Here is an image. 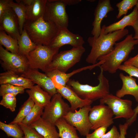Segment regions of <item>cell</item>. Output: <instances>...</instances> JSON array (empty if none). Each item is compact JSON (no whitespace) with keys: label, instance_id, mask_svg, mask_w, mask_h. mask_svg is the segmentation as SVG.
<instances>
[{"label":"cell","instance_id":"obj_1","mask_svg":"<svg viewBox=\"0 0 138 138\" xmlns=\"http://www.w3.org/2000/svg\"><path fill=\"white\" fill-rule=\"evenodd\" d=\"M105 25L101 28L100 34L97 38L94 36L89 37L87 41L91 47L90 52L86 59L88 63L94 65L97 63L99 57L106 55L114 49L116 42L122 39L129 32L125 29L105 34L104 33Z\"/></svg>","mask_w":138,"mask_h":138},{"label":"cell","instance_id":"obj_2","mask_svg":"<svg viewBox=\"0 0 138 138\" xmlns=\"http://www.w3.org/2000/svg\"><path fill=\"white\" fill-rule=\"evenodd\" d=\"M138 44V40L134 39L132 34L128 35L123 40L115 43L113 50L111 52L98 59V60L104 61L99 67L104 71L115 73L122 63L127 60L134 46Z\"/></svg>","mask_w":138,"mask_h":138},{"label":"cell","instance_id":"obj_3","mask_svg":"<svg viewBox=\"0 0 138 138\" xmlns=\"http://www.w3.org/2000/svg\"><path fill=\"white\" fill-rule=\"evenodd\" d=\"M23 29L36 45L48 46L56 36L58 30L55 24L45 21L43 16L34 21H26Z\"/></svg>","mask_w":138,"mask_h":138},{"label":"cell","instance_id":"obj_4","mask_svg":"<svg viewBox=\"0 0 138 138\" xmlns=\"http://www.w3.org/2000/svg\"><path fill=\"white\" fill-rule=\"evenodd\" d=\"M100 67V71L98 76V85L92 86L88 84H81L78 80L70 79L66 85L81 98L93 101L100 99L110 94L108 79L104 75L103 69Z\"/></svg>","mask_w":138,"mask_h":138},{"label":"cell","instance_id":"obj_5","mask_svg":"<svg viewBox=\"0 0 138 138\" xmlns=\"http://www.w3.org/2000/svg\"><path fill=\"white\" fill-rule=\"evenodd\" d=\"M85 49L83 47L74 48L60 52L54 56L52 62L47 67L44 73L57 70L66 73L71 68L79 62Z\"/></svg>","mask_w":138,"mask_h":138},{"label":"cell","instance_id":"obj_6","mask_svg":"<svg viewBox=\"0 0 138 138\" xmlns=\"http://www.w3.org/2000/svg\"><path fill=\"white\" fill-rule=\"evenodd\" d=\"M63 0H47L43 18L46 21L55 24L58 29L67 28L68 17Z\"/></svg>","mask_w":138,"mask_h":138},{"label":"cell","instance_id":"obj_7","mask_svg":"<svg viewBox=\"0 0 138 138\" xmlns=\"http://www.w3.org/2000/svg\"><path fill=\"white\" fill-rule=\"evenodd\" d=\"M59 49L51 48L48 46L37 45L36 48L26 57L30 68L40 69L45 72Z\"/></svg>","mask_w":138,"mask_h":138},{"label":"cell","instance_id":"obj_8","mask_svg":"<svg viewBox=\"0 0 138 138\" xmlns=\"http://www.w3.org/2000/svg\"><path fill=\"white\" fill-rule=\"evenodd\" d=\"M62 97L58 93L52 96L50 102L44 107L41 118L55 125L58 120L64 118L71 110Z\"/></svg>","mask_w":138,"mask_h":138},{"label":"cell","instance_id":"obj_9","mask_svg":"<svg viewBox=\"0 0 138 138\" xmlns=\"http://www.w3.org/2000/svg\"><path fill=\"white\" fill-rule=\"evenodd\" d=\"M0 59L2 66L7 71L21 75L29 68L26 56L9 52L0 45Z\"/></svg>","mask_w":138,"mask_h":138},{"label":"cell","instance_id":"obj_10","mask_svg":"<svg viewBox=\"0 0 138 138\" xmlns=\"http://www.w3.org/2000/svg\"><path fill=\"white\" fill-rule=\"evenodd\" d=\"M100 104H106L111 110L115 117L113 119L123 118L126 120L134 114L132 107V102L127 99H122L111 94L100 99Z\"/></svg>","mask_w":138,"mask_h":138},{"label":"cell","instance_id":"obj_11","mask_svg":"<svg viewBox=\"0 0 138 138\" xmlns=\"http://www.w3.org/2000/svg\"><path fill=\"white\" fill-rule=\"evenodd\" d=\"M91 107V105H88L74 112L70 111L64 117L68 123L76 128L81 135L86 136L91 130L92 126L89 116Z\"/></svg>","mask_w":138,"mask_h":138},{"label":"cell","instance_id":"obj_12","mask_svg":"<svg viewBox=\"0 0 138 138\" xmlns=\"http://www.w3.org/2000/svg\"><path fill=\"white\" fill-rule=\"evenodd\" d=\"M113 115L111 109L105 104H100L91 107L89 116L92 126L91 130L102 126L108 127L114 123Z\"/></svg>","mask_w":138,"mask_h":138},{"label":"cell","instance_id":"obj_13","mask_svg":"<svg viewBox=\"0 0 138 138\" xmlns=\"http://www.w3.org/2000/svg\"><path fill=\"white\" fill-rule=\"evenodd\" d=\"M84 42L83 37L78 34L72 33L67 28H62L58 29L56 35L48 46L51 48L59 49L68 44L73 47L80 48L83 47Z\"/></svg>","mask_w":138,"mask_h":138},{"label":"cell","instance_id":"obj_14","mask_svg":"<svg viewBox=\"0 0 138 138\" xmlns=\"http://www.w3.org/2000/svg\"><path fill=\"white\" fill-rule=\"evenodd\" d=\"M21 76L31 80L49 93L52 97L57 93V89L51 79L45 73L37 69L29 68Z\"/></svg>","mask_w":138,"mask_h":138},{"label":"cell","instance_id":"obj_15","mask_svg":"<svg viewBox=\"0 0 138 138\" xmlns=\"http://www.w3.org/2000/svg\"><path fill=\"white\" fill-rule=\"evenodd\" d=\"M114 10L109 0H99L94 13V18L92 25L93 28L91 34L97 38L101 30V24L104 18L106 17L107 14Z\"/></svg>","mask_w":138,"mask_h":138},{"label":"cell","instance_id":"obj_16","mask_svg":"<svg viewBox=\"0 0 138 138\" xmlns=\"http://www.w3.org/2000/svg\"><path fill=\"white\" fill-rule=\"evenodd\" d=\"M102 64L103 62L100 61L95 64L82 67L69 73L63 72L57 70L47 72L45 73L51 78L55 88L58 89L66 86L70 78L74 74L87 70H91L96 67L99 66Z\"/></svg>","mask_w":138,"mask_h":138},{"label":"cell","instance_id":"obj_17","mask_svg":"<svg viewBox=\"0 0 138 138\" xmlns=\"http://www.w3.org/2000/svg\"><path fill=\"white\" fill-rule=\"evenodd\" d=\"M0 30L6 32L17 40L19 38L20 34L18 20L12 8L5 14L0 21Z\"/></svg>","mask_w":138,"mask_h":138},{"label":"cell","instance_id":"obj_18","mask_svg":"<svg viewBox=\"0 0 138 138\" xmlns=\"http://www.w3.org/2000/svg\"><path fill=\"white\" fill-rule=\"evenodd\" d=\"M57 91L69 101L70 105L71 111L72 112H74L78 108L91 105L93 102L80 98L70 86L67 85L57 89Z\"/></svg>","mask_w":138,"mask_h":138},{"label":"cell","instance_id":"obj_19","mask_svg":"<svg viewBox=\"0 0 138 138\" xmlns=\"http://www.w3.org/2000/svg\"><path fill=\"white\" fill-rule=\"evenodd\" d=\"M34 83L30 79L10 71L0 74V84H8L29 89Z\"/></svg>","mask_w":138,"mask_h":138},{"label":"cell","instance_id":"obj_20","mask_svg":"<svg viewBox=\"0 0 138 138\" xmlns=\"http://www.w3.org/2000/svg\"><path fill=\"white\" fill-rule=\"evenodd\" d=\"M119 77L122 82V86L116 91V96L121 98L126 95H131L138 102V85L136 79L129 76H125L122 73L120 74Z\"/></svg>","mask_w":138,"mask_h":138},{"label":"cell","instance_id":"obj_21","mask_svg":"<svg viewBox=\"0 0 138 138\" xmlns=\"http://www.w3.org/2000/svg\"><path fill=\"white\" fill-rule=\"evenodd\" d=\"M138 18V8L136 6L133 11L128 15H125L119 21L110 25L105 26L104 30L105 34L116 31L122 30L127 26H132Z\"/></svg>","mask_w":138,"mask_h":138},{"label":"cell","instance_id":"obj_22","mask_svg":"<svg viewBox=\"0 0 138 138\" xmlns=\"http://www.w3.org/2000/svg\"><path fill=\"white\" fill-rule=\"evenodd\" d=\"M30 126L44 138H60L55 125L41 117Z\"/></svg>","mask_w":138,"mask_h":138},{"label":"cell","instance_id":"obj_23","mask_svg":"<svg viewBox=\"0 0 138 138\" xmlns=\"http://www.w3.org/2000/svg\"><path fill=\"white\" fill-rule=\"evenodd\" d=\"M47 1V0H32L30 4L26 6V21H34L43 16Z\"/></svg>","mask_w":138,"mask_h":138},{"label":"cell","instance_id":"obj_24","mask_svg":"<svg viewBox=\"0 0 138 138\" xmlns=\"http://www.w3.org/2000/svg\"><path fill=\"white\" fill-rule=\"evenodd\" d=\"M26 92L35 104L44 107L50 102L52 96L38 85H34Z\"/></svg>","mask_w":138,"mask_h":138},{"label":"cell","instance_id":"obj_25","mask_svg":"<svg viewBox=\"0 0 138 138\" xmlns=\"http://www.w3.org/2000/svg\"><path fill=\"white\" fill-rule=\"evenodd\" d=\"M61 138H80L78 136L77 130L68 123L64 118L58 120L55 124Z\"/></svg>","mask_w":138,"mask_h":138},{"label":"cell","instance_id":"obj_26","mask_svg":"<svg viewBox=\"0 0 138 138\" xmlns=\"http://www.w3.org/2000/svg\"><path fill=\"white\" fill-rule=\"evenodd\" d=\"M18 41L20 54L26 56L34 50L37 45L31 40L24 29Z\"/></svg>","mask_w":138,"mask_h":138},{"label":"cell","instance_id":"obj_27","mask_svg":"<svg viewBox=\"0 0 138 138\" xmlns=\"http://www.w3.org/2000/svg\"><path fill=\"white\" fill-rule=\"evenodd\" d=\"M0 45L3 46L8 51L20 54L18 40L4 31L0 30Z\"/></svg>","mask_w":138,"mask_h":138},{"label":"cell","instance_id":"obj_28","mask_svg":"<svg viewBox=\"0 0 138 138\" xmlns=\"http://www.w3.org/2000/svg\"><path fill=\"white\" fill-rule=\"evenodd\" d=\"M35 103L29 97L20 108L15 117L9 123L18 124L21 123L33 108Z\"/></svg>","mask_w":138,"mask_h":138},{"label":"cell","instance_id":"obj_29","mask_svg":"<svg viewBox=\"0 0 138 138\" xmlns=\"http://www.w3.org/2000/svg\"><path fill=\"white\" fill-rule=\"evenodd\" d=\"M0 129L6 133L8 137L14 138L24 137V132L18 124H7L0 121Z\"/></svg>","mask_w":138,"mask_h":138},{"label":"cell","instance_id":"obj_30","mask_svg":"<svg viewBox=\"0 0 138 138\" xmlns=\"http://www.w3.org/2000/svg\"><path fill=\"white\" fill-rule=\"evenodd\" d=\"M11 7L16 15L18 21L20 34H21L24 25L26 21V6L20 3H16L12 1Z\"/></svg>","mask_w":138,"mask_h":138},{"label":"cell","instance_id":"obj_31","mask_svg":"<svg viewBox=\"0 0 138 138\" xmlns=\"http://www.w3.org/2000/svg\"><path fill=\"white\" fill-rule=\"evenodd\" d=\"M44 109V107L35 104L30 112L21 123L30 126L41 117Z\"/></svg>","mask_w":138,"mask_h":138},{"label":"cell","instance_id":"obj_32","mask_svg":"<svg viewBox=\"0 0 138 138\" xmlns=\"http://www.w3.org/2000/svg\"><path fill=\"white\" fill-rule=\"evenodd\" d=\"M138 0H122L116 4L118 8V13L117 16V19L119 18L122 15H125L128 10L131 9L136 6Z\"/></svg>","mask_w":138,"mask_h":138},{"label":"cell","instance_id":"obj_33","mask_svg":"<svg viewBox=\"0 0 138 138\" xmlns=\"http://www.w3.org/2000/svg\"><path fill=\"white\" fill-rule=\"evenodd\" d=\"M25 89L22 87L15 86L8 84L1 85L0 87V96L7 94H12L16 96L19 94H22Z\"/></svg>","mask_w":138,"mask_h":138},{"label":"cell","instance_id":"obj_34","mask_svg":"<svg viewBox=\"0 0 138 138\" xmlns=\"http://www.w3.org/2000/svg\"><path fill=\"white\" fill-rule=\"evenodd\" d=\"M16 96L12 94H7L2 96V99L0 102V105L12 112L14 111L16 106Z\"/></svg>","mask_w":138,"mask_h":138},{"label":"cell","instance_id":"obj_35","mask_svg":"<svg viewBox=\"0 0 138 138\" xmlns=\"http://www.w3.org/2000/svg\"><path fill=\"white\" fill-rule=\"evenodd\" d=\"M18 125L24 132L23 138H44L34 129L30 126L25 125L22 123Z\"/></svg>","mask_w":138,"mask_h":138},{"label":"cell","instance_id":"obj_36","mask_svg":"<svg viewBox=\"0 0 138 138\" xmlns=\"http://www.w3.org/2000/svg\"><path fill=\"white\" fill-rule=\"evenodd\" d=\"M118 69L128 73L131 77L138 78V68L133 66L123 64L119 67Z\"/></svg>","mask_w":138,"mask_h":138},{"label":"cell","instance_id":"obj_37","mask_svg":"<svg viewBox=\"0 0 138 138\" xmlns=\"http://www.w3.org/2000/svg\"><path fill=\"white\" fill-rule=\"evenodd\" d=\"M12 0H0V21L5 14L12 8Z\"/></svg>","mask_w":138,"mask_h":138},{"label":"cell","instance_id":"obj_38","mask_svg":"<svg viewBox=\"0 0 138 138\" xmlns=\"http://www.w3.org/2000/svg\"><path fill=\"white\" fill-rule=\"evenodd\" d=\"M108 128L102 126L98 128L91 134H88L86 136V138H101L105 133Z\"/></svg>","mask_w":138,"mask_h":138},{"label":"cell","instance_id":"obj_39","mask_svg":"<svg viewBox=\"0 0 138 138\" xmlns=\"http://www.w3.org/2000/svg\"><path fill=\"white\" fill-rule=\"evenodd\" d=\"M120 133L117 127L113 125L111 129L107 133L104 134L101 138H119Z\"/></svg>","mask_w":138,"mask_h":138},{"label":"cell","instance_id":"obj_40","mask_svg":"<svg viewBox=\"0 0 138 138\" xmlns=\"http://www.w3.org/2000/svg\"><path fill=\"white\" fill-rule=\"evenodd\" d=\"M129 123L127 121L123 124H120L119 125L120 131V136L119 138H125L127 131L129 126ZM134 138H138V133H136Z\"/></svg>","mask_w":138,"mask_h":138},{"label":"cell","instance_id":"obj_41","mask_svg":"<svg viewBox=\"0 0 138 138\" xmlns=\"http://www.w3.org/2000/svg\"><path fill=\"white\" fill-rule=\"evenodd\" d=\"M124 64L131 65L138 68V54L134 56L129 58L124 62Z\"/></svg>","mask_w":138,"mask_h":138},{"label":"cell","instance_id":"obj_42","mask_svg":"<svg viewBox=\"0 0 138 138\" xmlns=\"http://www.w3.org/2000/svg\"><path fill=\"white\" fill-rule=\"evenodd\" d=\"M133 110L134 112L133 116L131 119L126 121L129 123V126L131 125L136 119L138 114V104Z\"/></svg>","mask_w":138,"mask_h":138},{"label":"cell","instance_id":"obj_43","mask_svg":"<svg viewBox=\"0 0 138 138\" xmlns=\"http://www.w3.org/2000/svg\"><path fill=\"white\" fill-rule=\"evenodd\" d=\"M132 26L134 29L135 33L133 38L135 39L138 40V18Z\"/></svg>","mask_w":138,"mask_h":138},{"label":"cell","instance_id":"obj_44","mask_svg":"<svg viewBox=\"0 0 138 138\" xmlns=\"http://www.w3.org/2000/svg\"><path fill=\"white\" fill-rule=\"evenodd\" d=\"M67 5H74L80 2L81 0H63Z\"/></svg>","mask_w":138,"mask_h":138},{"label":"cell","instance_id":"obj_45","mask_svg":"<svg viewBox=\"0 0 138 138\" xmlns=\"http://www.w3.org/2000/svg\"><path fill=\"white\" fill-rule=\"evenodd\" d=\"M137 7L138 8V1H137V3L136 4V5L135 6Z\"/></svg>","mask_w":138,"mask_h":138}]
</instances>
